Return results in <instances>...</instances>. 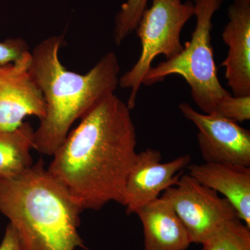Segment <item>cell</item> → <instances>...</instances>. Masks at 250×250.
Returning <instances> with one entry per match:
<instances>
[{
	"mask_svg": "<svg viewBox=\"0 0 250 250\" xmlns=\"http://www.w3.org/2000/svg\"><path fill=\"white\" fill-rule=\"evenodd\" d=\"M136 146L131 109L112 94L81 118L47 170L83 210H99L111 202L123 205Z\"/></svg>",
	"mask_w": 250,
	"mask_h": 250,
	"instance_id": "cell-1",
	"label": "cell"
},
{
	"mask_svg": "<svg viewBox=\"0 0 250 250\" xmlns=\"http://www.w3.org/2000/svg\"><path fill=\"white\" fill-rule=\"evenodd\" d=\"M62 34L41 41L31 52L29 65L46 103V115L34 130V149L52 156L72 125L95 105L114 94L119 85L120 65L114 52L104 55L84 75L67 70L59 58Z\"/></svg>",
	"mask_w": 250,
	"mask_h": 250,
	"instance_id": "cell-2",
	"label": "cell"
},
{
	"mask_svg": "<svg viewBox=\"0 0 250 250\" xmlns=\"http://www.w3.org/2000/svg\"><path fill=\"white\" fill-rule=\"evenodd\" d=\"M82 207L42 159L15 177H0V212L27 250L85 248L79 232Z\"/></svg>",
	"mask_w": 250,
	"mask_h": 250,
	"instance_id": "cell-3",
	"label": "cell"
},
{
	"mask_svg": "<svg viewBox=\"0 0 250 250\" xmlns=\"http://www.w3.org/2000/svg\"><path fill=\"white\" fill-rule=\"evenodd\" d=\"M192 1L196 25L191 39L177 56L151 67L143 84L154 85L170 75H179L190 85L192 100L204 113L227 119L237 98L225 89L218 80L211 45L212 18L224 0Z\"/></svg>",
	"mask_w": 250,
	"mask_h": 250,
	"instance_id": "cell-4",
	"label": "cell"
},
{
	"mask_svg": "<svg viewBox=\"0 0 250 250\" xmlns=\"http://www.w3.org/2000/svg\"><path fill=\"white\" fill-rule=\"evenodd\" d=\"M153 0L152 6L143 13L136 31L141 42V53L129 71L120 77L119 85L130 90L128 107L136 106L143 79L158 56L166 59L182 52L181 34L188 21L194 16L193 1L188 0Z\"/></svg>",
	"mask_w": 250,
	"mask_h": 250,
	"instance_id": "cell-5",
	"label": "cell"
},
{
	"mask_svg": "<svg viewBox=\"0 0 250 250\" xmlns=\"http://www.w3.org/2000/svg\"><path fill=\"white\" fill-rule=\"evenodd\" d=\"M161 197L172 206L192 243L202 244L224 224L238 218L236 210L226 198L188 173L182 174L177 183L163 192Z\"/></svg>",
	"mask_w": 250,
	"mask_h": 250,
	"instance_id": "cell-6",
	"label": "cell"
},
{
	"mask_svg": "<svg viewBox=\"0 0 250 250\" xmlns=\"http://www.w3.org/2000/svg\"><path fill=\"white\" fill-rule=\"evenodd\" d=\"M179 111L196 126L197 143L205 163L250 167V131L235 122L196 111L181 103Z\"/></svg>",
	"mask_w": 250,
	"mask_h": 250,
	"instance_id": "cell-7",
	"label": "cell"
},
{
	"mask_svg": "<svg viewBox=\"0 0 250 250\" xmlns=\"http://www.w3.org/2000/svg\"><path fill=\"white\" fill-rule=\"evenodd\" d=\"M158 149L147 148L138 153L125 183L123 205L127 214L135 213L140 207L159 198L178 182L183 170L191 162L189 154L161 163Z\"/></svg>",
	"mask_w": 250,
	"mask_h": 250,
	"instance_id": "cell-8",
	"label": "cell"
},
{
	"mask_svg": "<svg viewBox=\"0 0 250 250\" xmlns=\"http://www.w3.org/2000/svg\"><path fill=\"white\" fill-rule=\"evenodd\" d=\"M31 56L0 65V131L17 129L27 116L45 118V99L29 71Z\"/></svg>",
	"mask_w": 250,
	"mask_h": 250,
	"instance_id": "cell-9",
	"label": "cell"
},
{
	"mask_svg": "<svg viewBox=\"0 0 250 250\" xmlns=\"http://www.w3.org/2000/svg\"><path fill=\"white\" fill-rule=\"evenodd\" d=\"M228 16L222 37L229 51L222 65L233 96H250V3L233 0Z\"/></svg>",
	"mask_w": 250,
	"mask_h": 250,
	"instance_id": "cell-10",
	"label": "cell"
},
{
	"mask_svg": "<svg viewBox=\"0 0 250 250\" xmlns=\"http://www.w3.org/2000/svg\"><path fill=\"white\" fill-rule=\"evenodd\" d=\"M188 174L223 195L250 228V167L231 164H189Z\"/></svg>",
	"mask_w": 250,
	"mask_h": 250,
	"instance_id": "cell-11",
	"label": "cell"
},
{
	"mask_svg": "<svg viewBox=\"0 0 250 250\" xmlns=\"http://www.w3.org/2000/svg\"><path fill=\"white\" fill-rule=\"evenodd\" d=\"M143 225L145 250H187L192 242L167 200L159 197L135 212Z\"/></svg>",
	"mask_w": 250,
	"mask_h": 250,
	"instance_id": "cell-12",
	"label": "cell"
},
{
	"mask_svg": "<svg viewBox=\"0 0 250 250\" xmlns=\"http://www.w3.org/2000/svg\"><path fill=\"white\" fill-rule=\"evenodd\" d=\"M34 138V129L28 122L13 131H0V177H15L33 166Z\"/></svg>",
	"mask_w": 250,
	"mask_h": 250,
	"instance_id": "cell-13",
	"label": "cell"
},
{
	"mask_svg": "<svg viewBox=\"0 0 250 250\" xmlns=\"http://www.w3.org/2000/svg\"><path fill=\"white\" fill-rule=\"evenodd\" d=\"M202 250H250V228L237 218L224 224L205 240Z\"/></svg>",
	"mask_w": 250,
	"mask_h": 250,
	"instance_id": "cell-14",
	"label": "cell"
},
{
	"mask_svg": "<svg viewBox=\"0 0 250 250\" xmlns=\"http://www.w3.org/2000/svg\"><path fill=\"white\" fill-rule=\"evenodd\" d=\"M149 0H126L122 5L121 11L116 15L113 29V41L117 46L121 45L132 34L147 9Z\"/></svg>",
	"mask_w": 250,
	"mask_h": 250,
	"instance_id": "cell-15",
	"label": "cell"
},
{
	"mask_svg": "<svg viewBox=\"0 0 250 250\" xmlns=\"http://www.w3.org/2000/svg\"><path fill=\"white\" fill-rule=\"evenodd\" d=\"M30 53L27 42L21 38L0 41V65L18 62Z\"/></svg>",
	"mask_w": 250,
	"mask_h": 250,
	"instance_id": "cell-16",
	"label": "cell"
},
{
	"mask_svg": "<svg viewBox=\"0 0 250 250\" xmlns=\"http://www.w3.org/2000/svg\"><path fill=\"white\" fill-rule=\"evenodd\" d=\"M0 250H27L16 229L10 223L6 227Z\"/></svg>",
	"mask_w": 250,
	"mask_h": 250,
	"instance_id": "cell-17",
	"label": "cell"
},
{
	"mask_svg": "<svg viewBox=\"0 0 250 250\" xmlns=\"http://www.w3.org/2000/svg\"><path fill=\"white\" fill-rule=\"evenodd\" d=\"M238 1H242L244 3H250V0H238Z\"/></svg>",
	"mask_w": 250,
	"mask_h": 250,
	"instance_id": "cell-18",
	"label": "cell"
}]
</instances>
